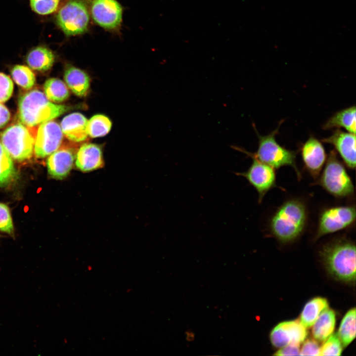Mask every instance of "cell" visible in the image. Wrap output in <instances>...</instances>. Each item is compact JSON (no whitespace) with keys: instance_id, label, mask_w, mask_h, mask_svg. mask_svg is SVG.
Segmentation results:
<instances>
[{"instance_id":"cell-11","label":"cell","mask_w":356,"mask_h":356,"mask_svg":"<svg viewBox=\"0 0 356 356\" xmlns=\"http://www.w3.org/2000/svg\"><path fill=\"white\" fill-rule=\"evenodd\" d=\"M308 332L298 320L281 322L270 332L269 338L272 345L281 348L291 343L300 344L306 339Z\"/></svg>"},{"instance_id":"cell-19","label":"cell","mask_w":356,"mask_h":356,"mask_svg":"<svg viewBox=\"0 0 356 356\" xmlns=\"http://www.w3.org/2000/svg\"><path fill=\"white\" fill-rule=\"evenodd\" d=\"M335 324V312L327 308L321 312L312 325V332L313 338L317 341H325L333 333Z\"/></svg>"},{"instance_id":"cell-13","label":"cell","mask_w":356,"mask_h":356,"mask_svg":"<svg viewBox=\"0 0 356 356\" xmlns=\"http://www.w3.org/2000/svg\"><path fill=\"white\" fill-rule=\"evenodd\" d=\"M91 12L94 21L104 28L115 29L121 23L122 8L115 0H94Z\"/></svg>"},{"instance_id":"cell-16","label":"cell","mask_w":356,"mask_h":356,"mask_svg":"<svg viewBox=\"0 0 356 356\" xmlns=\"http://www.w3.org/2000/svg\"><path fill=\"white\" fill-rule=\"evenodd\" d=\"M102 150L99 145L85 143L77 149L75 156L76 168L83 173H88L104 166Z\"/></svg>"},{"instance_id":"cell-6","label":"cell","mask_w":356,"mask_h":356,"mask_svg":"<svg viewBox=\"0 0 356 356\" xmlns=\"http://www.w3.org/2000/svg\"><path fill=\"white\" fill-rule=\"evenodd\" d=\"M0 142L12 158L22 161L30 158L33 154L35 136L29 127L16 124L0 134Z\"/></svg>"},{"instance_id":"cell-30","label":"cell","mask_w":356,"mask_h":356,"mask_svg":"<svg viewBox=\"0 0 356 356\" xmlns=\"http://www.w3.org/2000/svg\"><path fill=\"white\" fill-rule=\"evenodd\" d=\"M0 230L11 234L13 232V225L8 207L0 203Z\"/></svg>"},{"instance_id":"cell-27","label":"cell","mask_w":356,"mask_h":356,"mask_svg":"<svg viewBox=\"0 0 356 356\" xmlns=\"http://www.w3.org/2000/svg\"><path fill=\"white\" fill-rule=\"evenodd\" d=\"M11 74L14 81L26 90L32 89L35 84L34 73L25 65H15L11 71Z\"/></svg>"},{"instance_id":"cell-1","label":"cell","mask_w":356,"mask_h":356,"mask_svg":"<svg viewBox=\"0 0 356 356\" xmlns=\"http://www.w3.org/2000/svg\"><path fill=\"white\" fill-rule=\"evenodd\" d=\"M307 221L304 203L297 199L284 202L271 217L269 229L271 235L281 243L297 239L303 232Z\"/></svg>"},{"instance_id":"cell-12","label":"cell","mask_w":356,"mask_h":356,"mask_svg":"<svg viewBox=\"0 0 356 356\" xmlns=\"http://www.w3.org/2000/svg\"><path fill=\"white\" fill-rule=\"evenodd\" d=\"M301 153L305 168L317 180L327 159L323 145L311 136L301 146Z\"/></svg>"},{"instance_id":"cell-9","label":"cell","mask_w":356,"mask_h":356,"mask_svg":"<svg viewBox=\"0 0 356 356\" xmlns=\"http://www.w3.org/2000/svg\"><path fill=\"white\" fill-rule=\"evenodd\" d=\"M253 162L248 169L244 172L236 173L238 176L246 178L256 190L261 203L266 194L276 186L275 170L255 157H251Z\"/></svg>"},{"instance_id":"cell-14","label":"cell","mask_w":356,"mask_h":356,"mask_svg":"<svg viewBox=\"0 0 356 356\" xmlns=\"http://www.w3.org/2000/svg\"><path fill=\"white\" fill-rule=\"evenodd\" d=\"M77 149L73 146L60 147L47 159L48 174L57 179H62L70 173L75 164Z\"/></svg>"},{"instance_id":"cell-31","label":"cell","mask_w":356,"mask_h":356,"mask_svg":"<svg viewBox=\"0 0 356 356\" xmlns=\"http://www.w3.org/2000/svg\"><path fill=\"white\" fill-rule=\"evenodd\" d=\"M13 90V83L10 78L4 73H0V103L8 100Z\"/></svg>"},{"instance_id":"cell-15","label":"cell","mask_w":356,"mask_h":356,"mask_svg":"<svg viewBox=\"0 0 356 356\" xmlns=\"http://www.w3.org/2000/svg\"><path fill=\"white\" fill-rule=\"evenodd\" d=\"M356 134L335 130L329 137L322 139L333 145L346 165L351 169L356 167Z\"/></svg>"},{"instance_id":"cell-29","label":"cell","mask_w":356,"mask_h":356,"mask_svg":"<svg viewBox=\"0 0 356 356\" xmlns=\"http://www.w3.org/2000/svg\"><path fill=\"white\" fill-rule=\"evenodd\" d=\"M58 0H30L32 9L41 15L53 13L57 8Z\"/></svg>"},{"instance_id":"cell-34","label":"cell","mask_w":356,"mask_h":356,"mask_svg":"<svg viewBox=\"0 0 356 356\" xmlns=\"http://www.w3.org/2000/svg\"><path fill=\"white\" fill-rule=\"evenodd\" d=\"M10 118V113L8 109L1 103H0V129L5 126Z\"/></svg>"},{"instance_id":"cell-10","label":"cell","mask_w":356,"mask_h":356,"mask_svg":"<svg viewBox=\"0 0 356 356\" xmlns=\"http://www.w3.org/2000/svg\"><path fill=\"white\" fill-rule=\"evenodd\" d=\"M63 133L60 126L54 121L40 125L35 136L34 151L38 158L49 156L61 146Z\"/></svg>"},{"instance_id":"cell-2","label":"cell","mask_w":356,"mask_h":356,"mask_svg":"<svg viewBox=\"0 0 356 356\" xmlns=\"http://www.w3.org/2000/svg\"><path fill=\"white\" fill-rule=\"evenodd\" d=\"M320 256L324 266L335 279L347 283L356 281V246L351 241L342 238L324 245Z\"/></svg>"},{"instance_id":"cell-3","label":"cell","mask_w":356,"mask_h":356,"mask_svg":"<svg viewBox=\"0 0 356 356\" xmlns=\"http://www.w3.org/2000/svg\"><path fill=\"white\" fill-rule=\"evenodd\" d=\"M68 109L67 106L52 103L44 93L37 89L24 93L18 101L19 119L30 128L51 121Z\"/></svg>"},{"instance_id":"cell-25","label":"cell","mask_w":356,"mask_h":356,"mask_svg":"<svg viewBox=\"0 0 356 356\" xmlns=\"http://www.w3.org/2000/svg\"><path fill=\"white\" fill-rule=\"evenodd\" d=\"M337 335L343 347L348 346L356 337V309L352 308L344 316Z\"/></svg>"},{"instance_id":"cell-26","label":"cell","mask_w":356,"mask_h":356,"mask_svg":"<svg viewBox=\"0 0 356 356\" xmlns=\"http://www.w3.org/2000/svg\"><path fill=\"white\" fill-rule=\"evenodd\" d=\"M112 124L106 116L98 114L92 116L88 122V135L92 138L102 136L107 134Z\"/></svg>"},{"instance_id":"cell-18","label":"cell","mask_w":356,"mask_h":356,"mask_svg":"<svg viewBox=\"0 0 356 356\" xmlns=\"http://www.w3.org/2000/svg\"><path fill=\"white\" fill-rule=\"evenodd\" d=\"M64 78L69 88L76 95H87L90 86L89 75L84 71L74 66L68 67L65 71Z\"/></svg>"},{"instance_id":"cell-33","label":"cell","mask_w":356,"mask_h":356,"mask_svg":"<svg viewBox=\"0 0 356 356\" xmlns=\"http://www.w3.org/2000/svg\"><path fill=\"white\" fill-rule=\"evenodd\" d=\"M300 344L291 343L280 348L273 355L274 356H298L300 355Z\"/></svg>"},{"instance_id":"cell-4","label":"cell","mask_w":356,"mask_h":356,"mask_svg":"<svg viewBox=\"0 0 356 356\" xmlns=\"http://www.w3.org/2000/svg\"><path fill=\"white\" fill-rule=\"evenodd\" d=\"M278 128L267 135H261L257 132L259 138L258 148L256 153H251L237 146L233 148L242 152L251 157H255L260 161L267 164L275 170L285 166L292 167L299 179L301 174L296 164V152L289 150L279 144L275 139Z\"/></svg>"},{"instance_id":"cell-24","label":"cell","mask_w":356,"mask_h":356,"mask_svg":"<svg viewBox=\"0 0 356 356\" xmlns=\"http://www.w3.org/2000/svg\"><path fill=\"white\" fill-rule=\"evenodd\" d=\"M44 93L51 101L61 103L68 99L70 95L66 84L57 78L47 80L44 85Z\"/></svg>"},{"instance_id":"cell-21","label":"cell","mask_w":356,"mask_h":356,"mask_svg":"<svg viewBox=\"0 0 356 356\" xmlns=\"http://www.w3.org/2000/svg\"><path fill=\"white\" fill-rule=\"evenodd\" d=\"M26 62L32 69L38 71L49 70L54 62V56L48 48L38 46L32 49L26 57Z\"/></svg>"},{"instance_id":"cell-35","label":"cell","mask_w":356,"mask_h":356,"mask_svg":"<svg viewBox=\"0 0 356 356\" xmlns=\"http://www.w3.org/2000/svg\"><path fill=\"white\" fill-rule=\"evenodd\" d=\"M186 334L187 335L186 340L188 341H193L194 338V335L193 332L190 331H186Z\"/></svg>"},{"instance_id":"cell-23","label":"cell","mask_w":356,"mask_h":356,"mask_svg":"<svg viewBox=\"0 0 356 356\" xmlns=\"http://www.w3.org/2000/svg\"><path fill=\"white\" fill-rule=\"evenodd\" d=\"M12 159L0 142V187H6L17 178Z\"/></svg>"},{"instance_id":"cell-17","label":"cell","mask_w":356,"mask_h":356,"mask_svg":"<svg viewBox=\"0 0 356 356\" xmlns=\"http://www.w3.org/2000/svg\"><path fill=\"white\" fill-rule=\"evenodd\" d=\"M88 122L87 119L81 113H73L62 119L60 127L63 134L70 141L82 142L88 139Z\"/></svg>"},{"instance_id":"cell-7","label":"cell","mask_w":356,"mask_h":356,"mask_svg":"<svg viewBox=\"0 0 356 356\" xmlns=\"http://www.w3.org/2000/svg\"><path fill=\"white\" fill-rule=\"evenodd\" d=\"M355 206H340L324 209L320 214L315 240L326 234L349 228L356 221Z\"/></svg>"},{"instance_id":"cell-20","label":"cell","mask_w":356,"mask_h":356,"mask_svg":"<svg viewBox=\"0 0 356 356\" xmlns=\"http://www.w3.org/2000/svg\"><path fill=\"white\" fill-rule=\"evenodd\" d=\"M324 130L343 128L348 132L356 134V106H353L336 112L322 126Z\"/></svg>"},{"instance_id":"cell-8","label":"cell","mask_w":356,"mask_h":356,"mask_svg":"<svg viewBox=\"0 0 356 356\" xmlns=\"http://www.w3.org/2000/svg\"><path fill=\"white\" fill-rule=\"evenodd\" d=\"M58 25L67 36L81 34L87 29L89 15L86 5L74 0L65 4L56 16Z\"/></svg>"},{"instance_id":"cell-28","label":"cell","mask_w":356,"mask_h":356,"mask_svg":"<svg viewBox=\"0 0 356 356\" xmlns=\"http://www.w3.org/2000/svg\"><path fill=\"white\" fill-rule=\"evenodd\" d=\"M343 346L337 334L331 335L320 347V356H340Z\"/></svg>"},{"instance_id":"cell-32","label":"cell","mask_w":356,"mask_h":356,"mask_svg":"<svg viewBox=\"0 0 356 356\" xmlns=\"http://www.w3.org/2000/svg\"><path fill=\"white\" fill-rule=\"evenodd\" d=\"M320 347L316 340L308 339L300 349V356H320Z\"/></svg>"},{"instance_id":"cell-22","label":"cell","mask_w":356,"mask_h":356,"mask_svg":"<svg viewBox=\"0 0 356 356\" xmlns=\"http://www.w3.org/2000/svg\"><path fill=\"white\" fill-rule=\"evenodd\" d=\"M328 307V301L324 298L319 297L312 299L305 304L299 321L305 328L311 327L321 312Z\"/></svg>"},{"instance_id":"cell-5","label":"cell","mask_w":356,"mask_h":356,"mask_svg":"<svg viewBox=\"0 0 356 356\" xmlns=\"http://www.w3.org/2000/svg\"><path fill=\"white\" fill-rule=\"evenodd\" d=\"M325 163L316 184L336 198L353 196L355 193L353 181L335 151H330Z\"/></svg>"}]
</instances>
